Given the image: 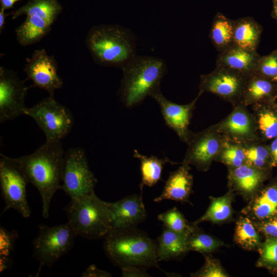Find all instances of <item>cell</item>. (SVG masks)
Here are the masks:
<instances>
[{"label":"cell","instance_id":"74e56055","mask_svg":"<svg viewBox=\"0 0 277 277\" xmlns=\"http://www.w3.org/2000/svg\"><path fill=\"white\" fill-rule=\"evenodd\" d=\"M254 222L260 233L266 238H277V216Z\"/></svg>","mask_w":277,"mask_h":277},{"label":"cell","instance_id":"277c9868","mask_svg":"<svg viewBox=\"0 0 277 277\" xmlns=\"http://www.w3.org/2000/svg\"><path fill=\"white\" fill-rule=\"evenodd\" d=\"M64 210L77 236L89 240L105 238L113 229L109 202L102 200L94 191L71 199Z\"/></svg>","mask_w":277,"mask_h":277},{"label":"cell","instance_id":"603a6c76","mask_svg":"<svg viewBox=\"0 0 277 277\" xmlns=\"http://www.w3.org/2000/svg\"><path fill=\"white\" fill-rule=\"evenodd\" d=\"M187 238L164 226L156 244L157 261L174 259L185 254L189 251Z\"/></svg>","mask_w":277,"mask_h":277},{"label":"cell","instance_id":"9a60e30c","mask_svg":"<svg viewBox=\"0 0 277 277\" xmlns=\"http://www.w3.org/2000/svg\"><path fill=\"white\" fill-rule=\"evenodd\" d=\"M201 95L198 93L192 102L185 105L178 104L168 100L162 93L160 88L152 93L150 96L159 105L166 125L176 133L182 141L186 143L191 132L189 126L193 111Z\"/></svg>","mask_w":277,"mask_h":277},{"label":"cell","instance_id":"e0dca14e","mask_svg":"<svg viewBox=\"0 0 277 277\" xmlns=\"http://www.w3.org/2000/svg\"><path fill=\"white\" fill-rule=\"evenodd\" d=\"M109 205L113 215V230L133 228L146 218L142 197L137 194L109 203Z\"/></svg>","mask_w":277,"mask_h":277},{"label":"cell","instance_id":"f35d334b","mask_svg":"<svg viewBox=\"0 0 277 277\" xmlns=\"http://www.w3.org/2000/svg\"><path fill=\"white\" fill-rule=\"evenodd\" d=\"M15 233L9 232L1 227V257H8L16 238Z\"/></svg>","mask_w":277,"mask_h":277},{"label":"cell","instance_id":"9c48e42d","mask_svg":"<svg viewBox=\"0 0 277 277\" xmlns=\"http://www.w3.org/2000/svg\"><path fill=\"white\" fill-rule=\"evenodd\" d=\"M26 177L11 157L1 153L0 186L5 206L2 213L13 209L25 218L31 215L26 195Z\"/></svg>","mask_w":277,"mask_h":277},{"label":"cell","instance_id":"7c38bea8","mask_svg":"<svg viewBox=\"0 0 277 277\" xmlns=\"http://www.w3.org/2000/svg\"><path fill=\"white\" fill-rule=\"evenodd\" d=\"M28 87L16 72L0 67V122L13 120L24 114Z\"/></svg>","mask_w":277,"mask_h":277},{"label":"cell","instance_id":"ab89813d","mask_svg":"<svg viewBox=\"0 0 277 277\" xmlns=\"http://www.w3.org/2000/svg\"><path fill=\"white\" fill-rule=\"evenodd\" d=\"M122 275L126 277H143L150 276L144 271L142 270L139 267L133 265H125L121 267Z\"/></svg>","mask_w":277,"mask_h":277},{"label":"cell","instance_id":"60d3db41","mask_svg":"<svg viewBox=\"0 0 277 277\" xmlns=\"http://www.w3.org/2000/svg\"><path fill=\"white\" fill-rule=\"evenodd\" d=\"M111 276L110 273L98 269L94 265L89 266L82 274V276L84 277H107Z\"/></svg>","mask_w":277,"mask_h":277},{"label":"cell","instance_id":"4fadbf2b","mask_svg":"<svg viewBox=\"0 0 277 277\" xmlns=\"http://www.w3.org/2000/svg\"><path fill=\"white\" fill-rule=\"evenodd\" d=\"M24 68L27 78L31 80V87H37L54 97V91L62 87L63 82L57 73V65L53 56L49 55L44 49L34 51L27 58Z\"/></svg>","mask_w":277,"mask_h":277},{"label":"cell","instance_id":"3957f363","mask_svg":"<svg viewBox=\"0 0 277 277\" xmlns=\"http://www.w3.org/2000/svg\"><path fill=\"white\" fill-rule=\"evenodd\" d=\"M121 69L123 76L118 94L124 106L131 108L160 88L166 65L156 57L135 55Z\"/></svg>","mask_w":277,"mask_h":277},{"label":"cell","instance_id":"52a82bcc","mask_svg":"<svg viewBox=\"0 0 277 277\" xmlns=\"http://www.w3.org/2000/svg\"><path fill=\"white\" fill-rule=\"evenodd\" d=\"M44 132L46 140L61 141L71 131L73 118L70 111L54 97L49 96L25 111Z\"/></svg>","mask_w":277,"mask_h":277},{"label":"cell","instance_id":"7402d4cb","mask_svg":"<svg viewBox=\"0 0 277 277\" xmlns=\"http://www.w3.org/2000/svg\"><path fill=\"white\" fill-rule=\"evenodd\" d=\"M233 45L256 51L262 32V26L249 16L233 21Z\"/></svg>","mask_w":277,"mask_h":277},{"label":"cell","instance_id":"bcb514c9","mask_svg":"<svg viewBox=\"0 0 277 277\" xmlns=\"http://www.w3.org/2000/svg\"><path fill=\"white\" fill-rule=\"evenodd\" d=\"M274 269L276 271V273H277V268Z\"/></svg>","mask_w":277,"mask_h":277},{"label":"cell","instance_id":"ba28073f","mask_svg":"<svg viewBox=\"0 0 277 277\" xmlns=\"http://www.w3.org/2000/svg\"><path fill=\"white\" fill-rule=\"evenodd\" d=\"M97 179L90 169L84 149L70 148L64 155L62 189L70 199L93 191Z\"/></svg>","mask_w":277,"mask_h":277},{"label":"cell","instance_id":"7a4b0ae2","mask_svg":"<svg viewBox=\"0 0 277 277\" xmlns=\"http://www.w3.org/2000/svg\"><path fill=\"white\" fill-rule=\"evenodd\" d=\"M136 40L134 33L126 28L102 24L89 30L85 43L96 64L121 69L136 55Z\"/></svg>","mask_w":277,"mask_h":277},{"label":"cell","instance_id":"d4e9b609","mask_svg":"<svg viewBox=\"0 0 277 277\" xmlns=\"http://www.w3.org/2000/svg\"><path fill=\"white\" fill-rule=\"evenodd\" d=\"M261 139L266 141L277 136V106L274 101L261 103L252 106Z\"/></svg>","mask_w":277,"mask_h":277},{"label":"cell","instance_id":"1f68e13d","mask_svg":"<svg viewBox=\"0 0 277 277\" xmlns=\"http://www.w3.org/2000/svg\"><path fill=\"white\" fill-rule=\"evenodd\" d=\"M157 219L166 228L187 236L197 228L193 223L188 222L176 207L160 214Z\"/></svg>","mask_w":277,"mask_h":277},{"label":"cell","instance_id":"7dc6e473","mask_svg":"<svg viewBox=\"0 0 277 277\" xmlns=\"http://www.w3.org/2000/svg\"><path fill=\"white\" fill-rule=\"evenodd\" d=\"M276 82H277V81H276Z\"/></svg>","mask_w":277,"mask_h":277},{"label":"cell","instance_id":"f1b7e54d","mask_svg":"<svg viewBox=\"0 0 277 277\" xmlns=\"http://www.w3.org/2000/svg\"><path fill=\"white\" fill-rule=\"evenodd\" d=\"M210 204L205 213L193 224L197 225L202 222L221 223L229 220L233 213L231 203L233 192L229 191L223 196L210 197Z\"/></svg>","mask_w":277,"mask_h":277},{"label":"cell","instance_id":"ee69618b","mask_svg":"<svg viewBox=\"0 0 277 277\" xmlns=\"http://www.w3.org/2000/svg\"><path fill=\"white\" fill-rule=\"evenodd\" d=\"M6 17V14L5 13V10L1 9L0 10V31L1 32L3 29L4 26L5 25Z\"/></svg>","mask_w":277,"mask_h":277},{"label":"cell","instance_id":"8992f818","mask_svg":"<svg viewBox=\"0 0 277 277\" xmlns=\"http://www.w3.org/2000/svg\"><path fill=\"white\" fill-rule=\"evenodd\" d=\"M76 236L68 222L54 226L39 225L38 233L33 242V254L39 264L37 274L43 267H51L68 252Z\"/></svg>","mask_w":277,"mask_h":277},{"label":"cell","instance_id":"44dd1931","mask_svg":"<svg viewBox=\"0 0 277 277\" xmlns=\"http://www.w3.org/2000/svg\"><path fill=\"white\" fill-rule=\"evenodd\" d=\"M277 97V82L256 73L246 80L240 104L246 107L275 101Z\"/></svg>","mask_w":277,"mask_h":277},{"label":"cell","instance_id":"83f0119b","mask_svg":"<svg viewBox=\"0 0 277 277\" xmlns=\"http://www.w3.org/2000/svg\"><path fill=\"white\" fill-rule=\"evenodd\" d=\"M233 21L221 13H217L213 18L209 37L219 52L233 45Z\"/></svg>","mask_w":277,"mask_h":277},{"label":"cell","instance_id":"30bf717a","mask_svg":"<svg viewBox=\"0 0 277 277\" xmlns=\"http://www.w3.org/2000/svg\"><path fill=\"white\" fill-rule=\"evenodd\" d=\"M226 140L215 124L199 132L191 131L186 143L188 147L182 163L192 165L200 171H207Z\"/></svg>","mask_w":277,"mask_h":277},{"label":"cell","instance_id":"4316f807","mask_svg":"<svg viewBox=\"0 0 277 277\" xmlns=\"http://www.w3.org/2000/svg\"><path fill=\"white\" fill-rule=\"evenodd\" d=\"M62 9L57 0H29L12 13V18L22 15H36L53 24Z\"/></svg>","mask_w":277,"mask_h":277},{"label":"cell","instance_id":"b9f144b4","mask_svg":"<svg viewBox=\"0 0 277 277\" xmlns=\"http://www.w3.org/2000/svg\"><path fill=\"white\" fill-rule=\"evenodd\" d=\"M271 158L272 167H277V136L273 139L269 145Z\"/></svg>","mask_w":277,"mask_h":277},{"label":"cell","instance_id":"8fae6325","mask_svg":"<svg viewBox=\"0 0 277 277\" xmlns=\"http://www.w3.org/2000/svg\"><path fill=\"white\" fill-rule=\"evenodd\" d=\"M248 77L231 69L216 66L210 73L201 75L199 93L215 94L233 107L240 104Z\"/></svg>","mask_w":277,"mask_h":277},{"label":"cell","instance_id":"d6986e66","mask_svg":"<svg viewBox=\"0 0 277 277\" xmlns=\"http://www.w3.org/2000/svg\"><path fill=\"white\" fill-rule=\"evenodd\" d=\"M243 212L254 222L277 216V180L262 187L250 199Z\"/></svg>","mask_w":277,"mask_h":277},{"label":"cell","instance_id":"4dcf8cb0","mask_svg":"<svg viewBox=\"0 0 277 277\" xmlns=\"http://www.w3.org/2000/svg\"><path fill=\"white\" fill-rule=\"evenodd\" d=\"M245 153L246 164L269 170L272 167L269 145L260 140L241 143Z\"/></svg>","mask_w":277,"mask_h":277},{"label":"cell","instance_id":"8d00e7d4","mask_svg":"<svg viewBox=\"0 0 277 277\" xmlns=\"http://www.w3.org/2000/svg\"><path fill=\"white\" fill-rule=\"evenodd\" d=\"M204 266L197 272L191 274L192 276L198 277H227V273L221 263L210 255H205Z\"/></svg>","mask_w":277,"mask_h":277},{"label":"cell","instance_id":"e575fe53","mask_svg":"<svg viewBox=\"0 0 277 277\" xmlns=\"http://www.w3.org/2000/svg\"><path fill=\"white\" fill-rule=\"evenodd\" d=\"M256 266L270 269L277 268V238H266L258 248Z\"/></svg>","mask_w":277,"mask_h":277},{"label":"cell","instance_id":"6da1fadb","mask_svg":"<svg viewBox=\"0 0 277 277\" xmlns=\"http://www.w3.org/2000/svg\"><path fill=\"white\" fill-rule=\"evenodd\" d=\"M64 152L61 141H49L33 153L11 160L39 192L42 214L49 217L50 203L54 193L62 189Z\"/></svg>","mask_w":277,"mask_h":277},{"label":"cell","instance_id":"5b68a950","mask_svg":"<svg viewBox=\"0 0 277 277\" xmlns=\"http://www.w3.org/2000/svg\"><path fill=\"white\" fill-rule=\"evenodd\" d=\"M105 251L120 267H147L156 265V244L146 234L133 228L112 230L105 238Z\"/></svg>","mask_w":277,"mask_h":277},{"label":"cell","instance_id":"5bb4252c","mask_svg":"<svg viewBox=\"0 0 277 277\" xmlns=\"http://www.w3.org/2000/svg\"><path fill=\"white\" fill-rule=\"evenodd\" d=\"M215 125L227 139L239 143L262 140L252 113L241 104L233 106L232 111Z\"/></svg>","mask_w":277,"mask_h":277},{"label":"cell","instance_id":"d6a6232c","mask_svg":"<svg viewBox=\"0 0 277 277\" xmlns=\"http://www.w3.org/2000/svg\"><path fill=\"white\" fill-rule=\"evenodd\" d=\"M215 161L224 164L228 168H235L246 164V156L241 143L226 138Z\"/></svg>","mask_w":277,"mask_h":277},{"label":"cell","instance_id":"836d02e7","mask_svg":"<svg viewBox=\"0 0 277 277\" xmlns=\"http://www.w3.org/2000/svg\"><path fill=\"white\" fill-rule=\"evenodd\" d=\"M223 245V242L208 234L201 232L198 228L187 238L189 251L207 254L214 251Z\"/></svg>","mask_w":277,"mask_h":277},{"label":"cell","instance_id":"ffe728a7","mask_svg":"<svg viewBox=\"0 0 277 277\" xmlns=\"http://www.w3.org/2000/svg\"><path fill=\"white\" fill-rule=\"evenodd\" d=\"M190 169L189 165L182 163L177 170L170 172L162 193L154 199V202L165 200L182 203L188 202L193 182Z\"/></svg>","mask_w":277,"mask_h":277},{"label":"cell","instance_id":"d590c367","mask_svg":"<svg viewBox=\"0 0 277 277\" xmlns=\"http://www.w3.org/2000/svg\"><path fill=\"white\" fill-rule=\"evenodd\" d=\"M255 73L268 79L277 81V50L261 56Z\"/></svg>","mask_w":277,"mask_h":277},{"label":"cell","instance_id":"cb8c5ba5","mask_svg":"<svg viewBox=\"0 0 277 277\" xmlns=\"http://www.w3.org/2000/svg\"><path fill=\"white\" fill-rule=\"evenodd\" d=\"M52 25L40 16L26 15L25 20L15 30L17 40L24 46L37 43L48 34Z\"/></svg>","mask_w":277,"mask_h":277},{"label":"cell","instance_id":"ac0fdd59","mask_svg":"<svg viewBox=\"0 0 277 277\" xmlns=\"http://www.w3.org/2000/svg\"><path fill=\"white\" fill-rule=\"evenodd\" d=\"M260 56L256 51L232 45L219 52L216 58V66L226 68L249 76L255 73Z\"/></svg>","mask_w":277,"mask_h":277},{"label":"cell","instance_id":"484cf974","mask_svg":"<svg viewBox=\"0 0 277 277\" xmlns=\"http://www.w3.org/2000/svg\"><path fill=\"white\" fill-rule=\"evenodd\" d=\"M133 156L138 159L141 163L142 174L141 189L143 188L144 185L152 187L161 179L164 165L166 163L176 164L166 157L160 159L154 155L147 156L140 153L136 149L134 150Z\"/></svg>","mask_w":277,"mask_h":277},{"label":"cell","instance_id":"2e32d148","mask_svg":"<svg viewBox=\"0 0 277 277\" xmlns=\"http://www.w3.org/2000/svg\"><path fill=\"white\" fill-rule=\"evenodd\" d=\"M268 171L247 164L235 168H228L229 190L250 200L262 187L267 178Z\"/></svg>","mask_w":277,"mask_h":277},{"label":"cell","instance_id":"f6af8a7d","mask_svg":"<svg viewBox=\"0 0 277 277\" xmlns=\"http://www.w3.org/2000/svg\"><path fill=\"white\" fill-rule=\"evenodd\" d=\"M273 4L272 17L277 21V0H272Z\"/></svg>","mask_w":277,"mask_h":277},{"label":"cell","instance_id":"7bdbcfd3","mask_svg":"<svg viewBox=\"0 0 277 277\" xmlns=\"http://www.w3.org/2000/svg\"><path fill=\"white\" fill-rule=\"evenodd\" d=\"M19 0H0L1 8L4 10L11 8L14 4Z\"/></svg>","mask_w":277,"mask_h":277},{"label":"cell","instance_id":"f546056e","mask_svg":"<svg viewBox=\"0 0 277 277\" xmlns=\"http://www.w3.org/2000/svg\"><path fill=\"white\" fill-rule=\"evenodd\" d=\"M260 233L252 220L247 216H241L236 222L234 240L244 249H258L261 244Z\"/></svg>","mask_w":277,"mask_h":277}]
</instances>
